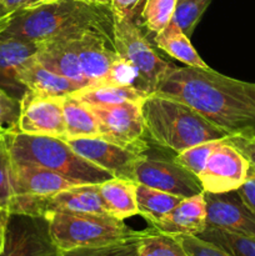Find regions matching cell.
<instances>
[{
    "label": "cell",
    "instance_id": "cell-28",
    "mask_svg": "<svg viewBox=\"0 0 255 256\" xmlns=\"http://www.w3.org/2000/svg\"><path fill=\"white\" fill-rule=\"evenodd\" d=\"M178 0H145L142 18L150 32H162L172 19Z\"/></svg>",
    "mask_w": 255,
    "mask_h": 256
},
{
    "label": "cell",
    "instance_id": "cell-26",
    "mask_svg": "<svg viewBox=\"0 0 255 256\" xmlns=\"http://www.w3.org/2000/svg\"><path fill=\"white\" fill-rule=\"evenodd\" d=\"M196 236L215 245L230 256H255V236L212 226H206Z\"/></svg>",
    "mask_w": 255,
    "mask_h": 256
},
{
    "label": "cell",
    "instance_id": "cell-29",
    "mask_svg": "<svg viewBox=\"0 0 255 256\" xmlns=\"http://www.w3.org/2000/svg\"><path fill=\"white\" fill-rule=\"evenodd\" d=\"M209 4L210 0H178L172 22L190 36Z\"/></svg>",
    "mask_w": 255,
    "mask_h": 256
},
{
    "label": "cell",
    "instance_id": "cell-18",
    "mask_svg": "<svg viewBox=\"0 0 255 256\" xmlns=\"http://www.w3.org/2000/svg\"><path fill=\"white\" fill-rule=\"evenodd\" d=\"M12 164L14 196L32 195V196L48 198L62 190L82 185L44 168L15 164L12 162Z\"/></svg>",
    "mask_w": 255,
    "mask_h": 256
},
{
    "label": "cell",
    "instance_id": "cell-15",
    "mask_svg": "<svg viewBox=\"0 0 255 256\" xmlns=\"http://www.w3.org/2000/svg\"><path fill=\"white\" fill-rule=\"evenodd\" d=\"M40 42L0 36V88L16 99L25 92V88L18 82L20 68L38 54Z\"/></svg>",
    "mask_w": 255,
    "mask_h": 256
},
{
    "label": "cell",
    "instance_id": "cell-34",
    "mask_svg": "<svg viewBox=\"0 0 255 256\" xmlns=\"http://www.w3.org/2000/svg\"><path fill=\"white\" fill-rule=\"evenodd\" d=\"M175 238L189 256H230L215 245L194 235H178Z\"/></svg>",
    "mask_w": 255,
    "mask_h": 256
},
{
    "label": "cell",
    "instance_id": "cell-25",
    "mask_svg": "<svg viewBox=\"0 0 255 256\" xmlns=\"http://www.w3.org/2000/svg\"><path fill=\"white\" fill-rule=\"evenodd\" d=\"M182 199V198L162 190L152 189L142 184L136 185V204L139 215L148 220L152 226L168 212H172Z\"/></svg>",
    "mask_w": 255,
    "mask_h": 256
},
{
    "label": "cell",
    "instance_id": "cell-33",
    "mask_svg": "<svg viewBox=\"0 0 255 256\" xmlns=\"http://www.w3.org/2000/svg\"><path fill=\"white\" fill-rule=\"evenodd\" d=\"M138 72L134 65L122 56H118L110 65L104 79L99 84L116 85V86L136 88ZM94 85V84H92Z\"/></svg>",
    "mask_w": 255,
    "mask_h": 256
},
{
    "label": "cell",
    "instance_id": "cell-12",
    "mask_svg": "<svg viewBox=\"0 0 255 256\" xmlns=\"http://www.w3.org/2000/svg\"><path fill=\"white\" fill-rule=\"evenodd\" d=\"M64 140L80 156L114 178L134 182L132 169L139 152L112 144L102 138H64Z\"/></svg>",
    "mask_w": 255,
    "mask_h": 256
},
{
    "label": "cell",
    "instance_id": "cell-8",
    "mask_svg": "<svg viewBox=\"0 0 255 256\" xmlns=\"http://www.w3.org/2000/svg\"><path fill=\"white\" fill-rule=\"evenodd\" d=\"M134 182L180 198H190L202 192L198 176L175 162L159 156L140 154L135 160Z\"/></svg>",
    "mask_w": 255,
    "mask_h": 256
},
{
    "label": "cell",
    "instance_id": "cell-3",
    "mask_svg": "<svg viewBox=\"0 0 255 256\" xmlns=\"http://www.w3.org/2000/svg\"><path fill=\"white\" fill-rule=\"evenodd\" d=\"M145 132L159 146L178 152L202 142L222 140L226 132L189 105L159 94H150L142 104Z\"/></svg>",
    "mask_w": 255,
    "mask_h": 256
},
{
    "label": "cell",
    "instance_id": "cell-10",
    "mask_svg": "<svg viewBox=\"0 0 255 256\" xmlns=\"http://www.w3.org/2000/svg\"><path fill=\"white\" fill-rule=\"evenodd\" d=\"M250 164L246 158L226 140H220L198 175L204 192L238 190L248 179Z\"/></svg>",
    "mask_w": 255,
    "mask_h": 256
},
{
    "label": "cell",
    "instance_id": "cell-30",
    "mask_svg": "<svg viewBox=\"0 0 255 256\" xmlns=\"http://www.w3.org/2000/svg\"><path fill=\"white\" fill-rule=\"evenodd\" d=\"M219 142L220 140H212V142H202V144L188 148V149L178 152L176 156L172 160L179 165H182L188 172L194 174L195 176H198L202 172L210 154H212V150L215 149Z\"/></svg>",
    "mask_w": 255,
    "mask_h": 256
},
{
    "label": "cell",
    "instance_id": "cell-11",
    "mask_svg": "<svg viewBox=\"0 0 255 256\" xmlns=\"http://www.w3.org/2000/svg\"><path fill=\"white\" fill-rule=\"evenodd\" d=\"M64 96H46L25 90L20 98V114L15 130L24 134L65 138Z\"/></svg>",
    "mask_w": 255,
    "mask_h": 256
},
{
    "label": "cell",
    "instance_id": "cell-6",
    "mask_svg": "<svg viewBox=\"0 0 255 256\" xmlns=\"http://www.w3.org/2000/svg\"><path fill=\"white\" fill-rule=\"evenodd\" d=\"M112 40L118 54L129 60L136 70V89L148 95L154 94L170 62L155 52L132 22V16L114 19Z\"/></svg>",
    "mask_w": 255,
    "mask_h": 256
},
{
    "label": "cell",
    "instance_id": "cell-23",
    "mask_svg": "<svg viewBox=\"0 0 255 256\" xmlns=\"http://www.w3.org/2000/svg\"><path fill=\"white\" fill-rule=\"evenodd\" d=\"M62 114L65 138H100L99 124L95 115L85 102L72 94L64 96Z\"/></svg>",
    "mask_w": 255,
    "mask_h": 256
},
{
    "label": "cell",
    "instance_id": "cell-27",
    "mask_svg": "<svg viewBox=\"0 0 255 256\" xmlns=\"http://www.w3.org/2000/svg\"><path fill=\"white\" fill-rule=\"evenodd\" d=\"M139 256H189L178 239L149 228L138 242Z\"/></svg>",
    "mask_w": 255,
    "mask_h": 256
},
{
    "label": "cell",
    "instance_id": "cell-44",
    "mask_svg": "<svg viewBox=\"0 0 255 256\" xmlns=\"http://www.w3.org/2000/svg\"><path fill=\"white\" fill-rule=\"evenodd\" d=\"M6 132H8V128H5V126H2V125H0V140H2V138H5Z\"/></svg>",
    "mask_w": 255,
    "mask_h": 256
},
{
    "label": "cell",
    "instance_id": "cell-41",
    "mask_svg": "<svg viewBox=\"0 0 255 256\" xmlns=\"http://www.w3.org/2000/svg\"><path fill=\"white\" fill-rule=\"evenodd\" d=\"M12 14H9L6 10L2 6V0H0V34L5 30V28L9 24L10 19H12Z\"/></svg>",
    "mask_w": 255,
    "mask_h": 256
},
{
    "label": "cell",
    "instance_id": "cell-13",
    "mask_svg": "<svg viewBox=\"0 0 255 256\" xmlns=\"http://www.w3.org/2000/svg\"><path fill=\"white\" fill-rule=\"evenodd\" d=\"M206 226L255 236V214L242 202L236 190L204 192Z\"/></svg>",
    "mask_w": 255,
    "mask_h": 256
},
{
    "label": "cell",
    "instance_id": "cell-20",
    "mask_svg": "<svg viewBox=\"0 0 255 256\" xmlns=\"http://www.w3.org/2000/svg\"><path fill=\"white\" fill-rule=\"evenodd\" d=\"M16 78L26 90L46 96H66L82 89L72 80L46 69L35 56L20 68Z\"/></svg>",
    "mask_w": 255,
    "mask_h": 256
},
{
    "label": "cell",
    "instance_id": "cell-21",
    "mask_svg": "<svg viewBox=\"0 0 255 256\" xmlns=\"http://www.w3.org/2000/svg\"><path fill=\"white\" fill-rule=\"evenodd\" d=\"M136 182L112 178L99 184V192L106 212L112 218L124 220L139 215L136 204Z\"/></svg>",
    "mask_w": 255,
    "mask_h": 256
},
{
    "label": "cell",
    "instance_id": "cell-14",
    "mask_svg": "<svg viewBox=\"0 0 255 256\" xmlns=\"http://www.w3.org/2000/svg\"><path fill=\"white\" fill-rule=\"evenodd\" d=\"M79 39L80 36L59 38L40 42V49L35 58L46 69L62 75L84 88L89 85V82L82 75L79 64Z\"/></svg>",
    "mask_w": 255,
    "mask_h": 256
},
{
    "label": "cell",
    "instance_id": "cell-38",
    "mask_svg": "<svg viewBox=\"0 0 255 256\" xmlns=\"http://www.w3.org/2000/svg\"><path fill=\"white\" fill-rule=\"evenodd\" d=\"M142 0H112V6L114 19H124L134 15L135 8Z\"/></svg>",
    "mask_w": 255,
    "mask_h": 256
},
{
    "label": "cell",
    "instance_id": "cell-22",
    "mask_svg": "<svg viewBox=\"0 0 255 256\" xmlns=\"http://www.w3.org/2000/svg\"><path fill=\"white\" fill-rule=\"evenodd\" d=\"M154 42L159 49L164 50L168 55L182 62L186 66L212 70L198 54L190 42L189 36L172 22H170L162 32L155 34Z\"/></svg>",
    "mask_w": 255,
    "mask_h": 256
},
{
    "label": "cell",
    "instance_id": "cell-16",
    "mask_svg": "<svg viewBox=\"0 0 255 256\" xmlns=\"http://www.w3.org/2000/svg\"><path fill=\"white\" fill-rule=\"evenodd\" d=\"M155 230L164 234L172 235H199L206 228V204L204 192L190 198H182L179 204L162 216Z\"/></svg>",
    "mask_w": 255,
    "mask_h": 256
},
{
    "label": "cell",
    "instance_id": "cell-19",
    "mask_svg": "<svg viewBox=\"0 0 255 256\" xmlns=\"http://www.w3.org/2000/svg\"><path fill=\"white\" fill-rule=\"evenodd\" d=\"M109 215L99 192V184H84L42 198V216L49 212Z\"/></svg>",
    "mask_w": 255,
    "mask_h": 256
},
{
    "label": "cell",
    "instance_id": "cell-17",
    "mask_svg": "<svg viewBox=\"0 0 255 256\" xmlns=\"http://www.w3.org/2000/svg\"><path fill=\"white\" fill-rule=\"evenodd\" d=\"M118 56L112 38L99 32H86L80 36L79 64L89 85L99 84Z\"/></svg>",
    "mask_w": 255,
    "mask_h": 256
},
{
    "label": "cell",
    "instance_id": "cell-39",
    "mask_svg": "<svg viewBox=\"0 0 255 256\" xmlns=\"http://www.w3.org/2000/svg\"><path fill=\"white\" fill-rule=\"evenodd\" d=\"M2 6L9 14L19 12L22 9H28V8H34V0H2Z\"/></svg>",
    "mask_w": 255,
    "mask_h": 256
},
{
    "label": "cell",
    "instance_id": "cell-43",
    "mask_svg": "<svg viewBox=\"0 0 255 256\" xmlns=\"http://www.w3.org/2000/svg\"><path fill=\"white\" fill-rule=\"evenodd\" d=\"M35 2V6H38V5H42V4H49V2H56V0H34Z\"/></svg>",
    "mask_w": 255,
    "mask_h": 256
},
{
    "label": "cell",
    "instance_id": "cell-35",
    "mask_svg": "<svg viewBox=\"0 0 255 256\" xmlns=\"http://www.w3.org/2000/svg\"><path fill=\"white\" fill-rule=\"evenodd\" d=\"M20 114V99L0 88V125L8 129L16 128Z\"/></svg>",
    "mask_w": 255,
    "mask_h": 256
},
{
    "label": "cell",
    "instance_id": "cell-9",
    "mask_svg": "<svg viewBox=\"0 0 255 256\" xmlns=\"http://www.w3.org/2000/svg\"><path fill=\"white\" fill-rule=\"evenodd\" d=\"M45 216L10 214L0 256H60Z\"/></svg>",
    "mask_w": 255,
    "mask_h": 256
},
{
    "label": "cell",
    "instance_id": "cell-32",
    "mask_svg": "<svg viewBox=\"0 0 255 256\" xmlns=\"http://www.w3.org/2000/svg\"><path fill=\"white\" fill-rule=\"evenodd\" d=\"M12 198V164L5 135V138L0 140V208L9 212Z\"/></svg>",
    "mask_w": 255,
    "mask_h": 256
},
{
    "label": "cell",
    "instance_id": "cell-7",
    "mask_svg": "<svg viewBox=\"0 0 255 256\" xmlns=\"http://www.w3.org/2000/svg\"><path fill=\"white\" fill-rule=\"evenodd\" d=\"M142 102L88 105L99 124L100 138L132 152L144 154L149 145L144 140L145 125Z\"/></svg>",
    "mask_w": 255,
    "mask_h": 256
},
{
    "label": "cell",
    "instance_id": "cell-1",
    "mask_svg": "<svg viewBox=\"0 0 255 256\" xmlns=\"http://www.w3.org/2000/svg\"><path fill=\"white\" fill-rule=\"evenodd\" d=\"M155 94L189 105L228 136H255V82L170 62Z\"/></svg>",
    "mask_w": 255,
    "mask_h": 256
},
{
    "label": "cell",
    "instance_id": "cell-31",
    "mask_svg": "<svg viewBox=\"0 0 255 256\" xmlns=\"http://www.w3.org/2000/svg\"><path fill=\"white\" fill-rule=\"evenodd\" d=\"M139 239L140 238L126 240V242L102 245V246L79 248V249L62 252L60 256H139L138 255V242H139Z\"/></svg>",
    "mask_w": 255,
    "mask_h": 256
},
{
    "label": "cell",
    "instance_id": "cell-2",
    "mask_svg": "<svg viewBox=\"0 0 255 256\" xmlns=\"http://www.w3.org/2000/svg\"><path fill=\"white\" fill-rule=\"evenodd\" d=\"M114 14L110 5H92L78 0H56L14 12L0 36L32 42L76 38L99 32L112 38Z\"/></svg>",
    "mask_w": 255,
    "mask_h": 256
},
{
    "label": "cell",
    "instance_id": "cell-42",
    "mask_svg": "<svg viewBox=\"0 0 255 256\" xmlns=\"http://www.w3.org/2000/svg\"><path fill=\"white\" fill-rule=\"evenodd\" d=\"M78 2H86V4L92 5H110L112 0H78Z\"/></svg>",
    "mask_w": 255,
    "mask_h": 256
},
{
    "label": "cell",
    "instance_id": "cell-40",
    "mask_svg": "<svg viewBox=\"0 0 255 256\" xmlns=\"http://www.w3.org/2000/svg\"><path fill=\"white\" fill-rule=\"evenodd\" d=\"M10 212L8 210L2 209L0 208V252L4 249V242H5V232H6V225L9 222Z\"/></svg>",
    "mask_w": 255,
    "mask_h": 256
},
{
    "label": "cell",
    "instance_id": "cell-24",
    "mask_svg": "<svg viewBox=\"0 0 255 256\" xmlns=\"http://www.w3.org/2000/svg\"><path fill=\"white\" fill-rule=\"evenodd\" d=\"M74 96L88 105H114L125 102H142L148 94L132 86L94 84L72 92Z\"/></svg>",
    "mask_w": 255,
    "mask_h": 256
},
{
    "label": "cell",
    "instance_id": "cell-4",
    "mask_svg": "<svg viewBox=\"0 0 255 256\" xmlns=\"http://www.w3.org/2000/svg\"><path fill=\"white\" fill-rule=\"evenodd\" d=\"M6 142L15 164L44 168L76 184H102L112 179L110 172L88 162L62 138L32 135L8 129Z\"/></svg>",
    "mask_w": 255,
    "mask_h": 256
},
{
    "label": "cell",
    "instance_id": "cell-36",
    "mask_svg": "<svg viewBox=\"0 0 255 256\" xmlns=\"http://www.w3.org/2000/svg\"><path fill=\"white\" fill-rule=\"evenodd\" d=\"M228 142L234 145L255 170V136H228Z\"/></svg>",
    "mask_w": 255,
    "mask_h": 256
},
{
    "label": "cell",
    "instance_id": "cell-37",
    "mask_svg": "<svg viewBox=\"0 0 255 256\" xmlns=\"http://www.w3.org/2000/svg\"><path fill=\"white\" fill-rule=\"evenodd\" d=\"M236 192L242 199V202L255 214V170L252 168H250L248 179Z\"/></svg>",
    "mask_w": 255,
    "mask_h": 256
},
{
    "label": "cell",
    "instance_id": "cell-5",
    "mask_svg": "<svg viewBox=\"0 0 255 256\" xmlns=\"http://www.w3.org/2000/svg\"><path fill=\"white\" fill-rule=\"evenodd\" d=\"M50 234L60 252L94 248L142 238L146 230L136 232L128 226L124 220L110 215L49 212Z\"/></svg>",
    "mask_w": 255,
    "mask_h": 256
}]
</instances>
